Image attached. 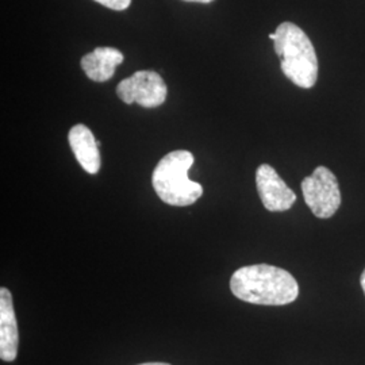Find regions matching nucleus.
<instances>
[{
	"label": "nucleus",
	"instance_id": "20e7f679",
	"mask_svg": "<svg viewBox=\"0 0 365 365\" xmlns=\"http://www.w3.org/2000/svg\"><path fill=\"white\" fill-rule=\"evenodd\" d=\"M302 192L306 205L317 218H331L341 206L339 180L327 167H317L312 176L303 179Z\"/></svg>",
	"mask_w": 365,
	"mask_h": 365
},
{
	"label": "nucleus",
	"instance_id": "f8f14e48",
	"mask_svg": "<svg viewBox=\"0 0 365 365\" xmlns=\"http://www.w3.org/2000/svg\"><path fill=\"white\" fill-rule=\"evenodd\" d=\"M360 283H361V287H363V291H364L365 294V269L364 272L361 274V279H360Z\"/></svg>",
	"mask_w": 365,
	"mask_h": 365
},
{
	"label": "nucleus",
	"instance_id": "423d86ee",
	"mask_svg": "<svg viewBox=\"0 0 365 365\" xmlns=\"http://www.w3.org/2000/svg\"><path fill=\"white\" fill-rule=\"evenodd\" d=\"M256 185L262 206L268 211H287L297 202L295 192L268 164H261L256 170Z\"/></svg>",
	"mask_w": 365,
	"mask_h": 365
},
{
	"label": "nucleus",
	"instance_id": "4468645a",
	"mask_svg": "<svg viewBox=\"0 0 365 365\" xmlns=\"http://www.w3.org/2000/svg\"><path fill=\"white\" fill-rule=\"evenodd\" d=\"M269 38L274 41V39L276 38V34H274V33H271V34H269Z\"/></svg>",
	"mask_w": 365,
	"mask_h": 365
},
{
	"label": "nucleus",
	"instance_id": "0eeeda50",
	"mask_svg": "<svg viewBox=\"0 0 365 365\" xmlns=\"http://www.w3.org/2000/svg\"><path fill=\"white\" fill-rule=\"evenodd\" d=\"M18 324L13 297L7 288H0V359L13 363L18 354Z\"/></svg>",
	"mask_w": 365,
	"mask_h": 365
},
{
	"label": "nucleus",
	"instance_id": "f257e3e1",
	"mask_svg": "<svg viewBox=\"0 0 365 365\" xmlns=\"http://www.w3.org/2000/svg\"><path fill=\"white\" fill-rule=\"evenodd\" d=\"M230 289L235 298L262 306L289 304L299 295L295 277L286 269L268 264L237 269L230 279Z\"/></svg>",
	"mask_w": 365,
	"mask_h": 365
},
{
	"label": "nucleus",
	"instance_id": "ddd939ff",
	"mask_svg": "<svg viewBox=\"0 0 365 365\" xmlns=\"http://www.w3.org/2000/svg\"><path fill=\"white\" fill-rule=\"evenodd\" d=\"M138 365H170L168 363H144V364H138Z\"/></svg>",
	"mask_w": 365,
	"mask_h": 365
},
{
	"label": "nucleus",
	"instance_id": "9d476101",
	"mask_svg": "<svg viewBox=\"0 0 365 365\" xmlns=\"http://www.w3.org/2000/svg\"><path fill=\"white\" fill-rule=\"evenodd\" d=\"M99 4L105 6L107 9L115 10V11H122L126 10L130 6L131 0H95Z\"/></svg>",
	"mask_w": 365,
	"mask_h": 365
},
{
	"label": "nucleus",
	"instance_id": "7ed1b4c3",
	"mask_svg": "<svg viewBox=\"0 0 365 365\" xmlns=\"http://www.w3.org/2000/svg\"><path fill=\"white\" fill-rule=\"evenodd\" d=\"M194 161V155L188 150H173L160 160L153 170L152 182L164 203L185 207L203 195V187L188 178Z\"/></svg>",
	"mask_w": 365,
	"mask_h": 365
},
{
	"label": "nucleus",
	"instance_id": "f03ea898",
	"mask_svg": "<svg viewBox=\"0 0 365 365\" xmlns=\"http://www.w3.org/2000/svg\"><path fill=\"white\" fill-rule=\"evenodd\" d=\"M274 34V52L280 57L284 76L300 88H313L318 78V57L313 42L291 22L279 25Z\"/></svg>",
	"mask_w": 365,
	"mask_h": 365
},
{
	"label": "nucleus",
	"instance_id": "1a4fd4ad",
	"mask_svg": "<svg viewBox=\"0 0 365 365\" xmlns=\"http://www.w3.org/2000/svg\"><path fill=\"white\" fill-rule=\"evenodd\" d=\"M125 60L123 53L115 48H96L81 57V68L92 81L103 83L115 75V69Z\"/></svg>",
	"mask_w": 365,
	"mask_h": 365
},
{
	"label": "nucleus",
	"instance_id": "6e6552de",
	"mask_svg": "<svg viewBox=\"0 0 365 365\" xmlns=\"http://www.w3.org/2000/svg\"><path fill=\"white\" fill-rule=\"evenodd\" d=\"M68 141L81 168L91 175H96L101 170L102 160L99 152L101 144L95 140L93 133L86 125L78 123L69 130Z\"/></svg>",
	"mask_w": 365,
	"mask_h": 365
},
{
	"label": "nucleus",
	"instance_id": "9b49d317",
	"mask_svg": "<svg viewBox=\"0 0 365 365\" xmlns=\"http://www.w3.org/2000/svg\"><path fill=\"white\" fill-rule=\"evenodd\" d=\"M184 1H190V3H203V4H207V3H211V1H214V0H184Z\"/></svg>",
	"mask_w": 365,
	"mask_h": 365
},
{
	"label": "nucleus",
	"instance_id": "39448f33",
	"mask_svg": "<svg viewBox=\"0 0 365 365\" xmlns=\"http://www.w3.org/2000/svg\"><path fill=\"white\" fill-rule=\"evenodd\" d=\"M117 95L126 105L137 103L155 108L165 102L168 88L164 78L155 71H138L118 84Z\"/></svg>",
	"mask_w": 365,
	"mask_h": 365
}]
</instances>
